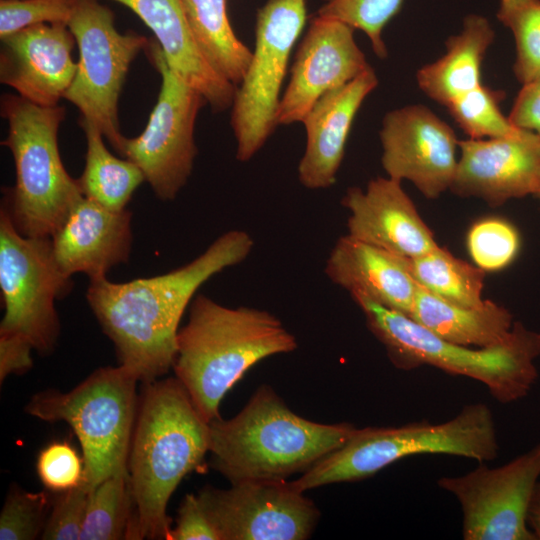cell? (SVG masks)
<instances>
[{
	"label": "cell",
	"instance_id": "16",
	"mask_svg": "<svg viewBox=\"0 0 540 540\" xmlns=\"http://www.w3.org/2000/svg\"><path fill=\"white\" fill-rule=\"evenodd\" d=\"M347 23L315 15L294 57L277 113L278 125L302 122L326 93L350 82L370 64Z\"/></svg>",
	"mask_w": 540,
	"mask_h": 540
},
{
	"label": "cell",
	"instance_id": "19",
	"mask_svg": "<svg viewBox=\"0 0 540 540\" xmlns=\"http://www.w3.org/2000/svg\"><path fill=\"white\" fill-rule=\"evenodd\" d=\"M348 235L396 255L413 258L439 245L401 182L377 177L365 189L350 187L341 200Z\"/></svg>",
	"mask_w": 540,
	"mask_h": 540
},
{
	"label": "cell",
	"instance_id": "38",
	"mask_svg": "<svg viewBox=\"0 0 540 540\" xmlns=\"http://www.w3.org/2000/svg\"><path fill=\"white\" fill-rule=\"evenodd\" d=\"M168 540H220L198 495L187 494L178 509L176 523Z\"/></svg>",
	"mask_w": 540,
	"mask_h": 540
},
{
	"label": "cell",
	"instance_id": "6",
	"mask_svg": "<svg viewBox=\"0 0 540 540\" xmlns=\"http://www.w3.org/2000/svg\"><path fill=\"white\" fill-rule=\"evenodd\" d=\"M498 452L493 414L486 404L474 403L441 423L421 421L357 428L344 445L291 482L305 492L324 485L369 478L410 456L446 454L481 463L494 460Z\"/></svg>",
	"mask_w": 540,
	"mask_h": 540
},
{
	"label": "cell",
	"instance_id": "7",
	"mask_svg": "<svg viewBox=\"0 0 540 540\" xmlns=\"http://www.w3.org/2000/svg\"><path fill=\"white\" fill-rule=\"evenodd\" d=\"M1 115L9 128L1 144L11 151L16 170V183L5 190L2 206L22 235L51 237L83 197L58 148L65 109L5 95Z\"/></svg>",
	"mask_w": 540,
	"mask_h": 540
},
{
	"label": "cell",
	"instance_id": "5",
	"mask_svg": "<svg viewBox=\"0 0 540 540\" xmlns=\"http://www.w3.org/2000/svg\"><path fill=\"white\" fill-rule=\"evenodd\" d=\"M351 297L363 312L367 327L398 369L432 366L464 376L483 384L503 404L526 397L538 378L535 360L540 356V333L519 321H515L505 342L491 347H468L446 341L408 315L367 297Z\"/></svg>",
	"mask_w": 540,
	"mask_h": 540
},
{
	"label": "cell",
	"instance_id": "25",
	"mask_svg": "<svg viewBox=\"0 0 540 540\" xmlns=\"http://www.w3.org/2000/svg\"><path fill=\"white\" fill-rule=\"evenodd\" d=\"M409 317L446 341L478 348L505 342L515 323L512 313L494 301L485 299L480 306L464 307L419 286Z\"/></svg>",
	"mask_w": 540,
	"mask_h": 540
},
{
	"label": "cell",
	"instance_id": "20",
	"mask_svg": "<svg viewBox=\"0 0 540 540\" xmlns=\"http://www.w3.org/2000/svg\"><path fill=\"white\" fill-rule=\"evenodd\" d=\"M131 221L129 210L112 211L83 196L51 236L57 265L70 277L75 273L90 279L106 276L129 260Z\"/></svg>",
	"mask_w": 540,
	"mask_h": 540
},
{
	"label": "cell",
	"instance_id": "29",
	"mask_svg": "<svg viewBox=\"0 0 540 540\" xmlns=\"http://www.w3.org/2000/svg\"><path fill=\"white\" fill-rule=\"evenodd\" d=\"M139 539L128 470L90 489L79 540Z\"/></svg>",
	"mask_w": 540,
	"mask_h": 540
},
{
	"label": "cell",
	"instance_id": "12",
	"mask_svg": "<svg viewBox=\"0 0 540 540\" xmlns=\"http://www.w3.org/2000/svg\"><path fill=\"white\" fill-rule=\"evenodd\" d=\"M145 50L161 76V88L145 129L137 137H125L119 154L142 170L159 199L170 201L191 175L197 155L195 122L207 101L171 68L157 42Z\"/></svg>",
	"mask_w": 540,
	"mask_h": 540
},
{
	"label": "cell",
	"instance_id": "11",
	"mask_svg": "<svg viewBox=\"0 0 540 540\" xmlns=\"http://www.w3.org/2000/svg\"><path fill=\"white\" fill-rule=\"evenodd\" d=\"M67 26L79 60L64 98L120 153L125 136L119 128V95L132 61L149 41L135 33H120L111 10L97 0H75Z\"/></svg>",
	"mask_w": 540,
	"mask_h": 540
},
{
	"label": "cell",
	"instance_id": "17",
	"mask_svg": "<svg viewBox=\"0 0 540 540\" xmlns=\"http://www.w3.org/2000/svg\"><path fill=\"white\" fill-rule=\"evenodd\" d=\"M460 155L450 190L498 207L535 195L540 180V137L522 130L502 138L459 140Z\"/></svg>",
	"mask_w": 540,
	"mask_h": 540
},
{
	"label": "cell",
	"instance_id": "28",
	"mask_svg": "<svg viewBox=\"0 0 540 540\" xmlns=\"http://www.w3.org/2000/svg\"><path fill=\"white\" fill-rule=\"evenodd\" d=\"M408 269L416 284L452 304L477 307L482 297L485 271L458 257L440 245L426 254L407 258Z\"/></svg>",
	"mask_w": 540,
	"mask_h": 540
},
{
	"label": "cell",
	"instance_id": "26",
	"mask_svg": "<svg viewBox=\"0 0 540 540\" xmlns=\"http://www.w3.org/2000/svg\"><path fill=\"white\" fill-rule=\"evenodd\" d=\"M193 38L210 66L238 86L251 51L234 33L225 0H181Z\"/></svg>",
	"mask_w": 540,
	"mask_h": 540
},
{
	"label": "cell",
	"instance_id": "24",
	"mask_svg": "<svg viewBox=\"0 0 540 540\" xmlns=\"http://www.w3.org/2000/svg\"><path fill=\"white\" fill-rule=\"evenodd\" d=\"M494 39L495 31L486 17L467 15L460 32L447 39L444 55L417 71L419 88L445 107L477 88L483 84L482 63Z\"/></svg>",
	"mask_w": 540,
	"mask_h": 540
},
{
	"label": "cell",
	"instance_id": "39",
	"mask_svg": "<svg viewBox=\"0 0 540 540\" xmlns=\"http://www.w3.org/2000/svg\"><path fill=\"white\" fill-rule=\"evenodd\" d=\"M30 340L17 333L0 332V382L10 374H23L33 366Z\"/></svg>",
	"mask_w": 540,
	"mask_h": 540
},
{
	"label": "cell",
	"instance_id": "27",
	"mask_svg": "<svg viewBox=\"0 0 540 540\" xmlns=\"http://www.w3.org/2000/svg\"><path fill=\"white\" fill-rule=\"evenodd\" d=\"M80 125L87 141L84 170L77 179L82 195L109 210H125L135 190L146 180L144 173L132 161L114 156L95 124L81 118Z\"/></svg>",
	"mask_w": 540,
	"mask_h": 540
},
{
	"label": "cell",
	"instance_id": "2",
	"mask_svg": "<svg viewBox=\"0 0 540 540\" xmlns=\"http://www.w3.org/2000/svg\"><path fill=\"white\" fill-rule=\"evenodd\" d=\"M210 423L176 378L145 384L128 457L139 539L168 540L170 497L209 452Z\"/></svg>",
	"mask_w": 540,
	"mask_h": 540
},
{
	"label": "cell",
	"instance_id": "33",
	"mask_svg": "<svg viewBox=\"0 0 540 540\" xmlns=\"http://www.w3.org/2000/svg\"><path fill=\"white\" fill-rule=\"evenodd\" d=\"M467 250L474 264L485 272L506 268L520 249V236L509 221L488 217L476 221L466 236Z\"/></svg>",
	"mask_w": 540,
	"mask_h": 540
},
{
	"label": "cell",
	"instance_id": "42",
	"mask_svg": "<svg viewBox=\"0 0 540 540\" xmlns=\"http://www.w3.org/2000/svg\"><path fill=\"white\" fill-rule=\"evenodd\" d=\"M535 195H536V196L538 197V199L540 200V180H539L538 190H537V192H536Z\"/></svg>",
	"mask_w": 540,
	"mask_h": 540
},
{
	"label": "cell",
	"instance_id": "18",
	"mask_svg": "<svg viewBox=\"0 0 540 540\" xmlns=\"http://www.w3.org/2000/svg\"><path fill=\"white\" fill-rule=\"evenodd\" d=\"M75 42L66 24H39L2 38L1 83L37 105H58L76 73Z\"/></svg>",
	"mask_w": 540,
	"mask_h": 540
},
{
	"label": "cell",
	"instance_id": "22",
	"mask_svg": "<svg viewBox=\"0 0 540 540\" xmlns=\"http://www.w3.org/2000/svg\"><path fill=\"white\" fill-rule=\"evenodd\" d=\"M324 272L351 296L367 297L408 316L412 312L418 286L405 257L346 234L332 247Z\"/></svg>",
	"mask_w": 540,
	"mask_h": 540
},
{
	"label": "cell",
	"instance_id": "31",
	"mask_svg": "<svg viewBox=\"0 0 540 540\" xmlns=\"http://www.w3.org/2000/svg\"><path fill=\"white\" fill-rule=\"evenodd\" d=\"M496 17L514 35L518 81L526 84L539 77L540 0H500Z\"/></svg>",
	"mask_w": 540,
	"mask_h": 540
},
{
	"label": "cell",
	"instance_id": "36",
	"mask_svg": "<svg viewBox=\"0 0 540 540\" xmlns=\"http://www.w3.org/2000/svg\"><path fill=\"white\" fill-rule=\"evenodd\" d=\"M37 475L43 486L64 492L84 483V461L66 440L45 446L36 459Z\"/></svg>",
	"mask_w": 540,
	"mask_h": 540
},
{
	"label": "cell",
	"instance_id": "34",
	"mask_svg": "<svg viewBox=\"0 0 540 540\" xmlns=\"http://www.w3.org/2000/svg\"><path fill=\"white\" fill-rule=\"evenodd\" d=\"M50 501L46 492H27L14 486L0 514L1 540H33L45 528Z\"/></svg>",
	"mask_w": 540,
	"mask_h": 540
},
{
	"label": "cell",
	"instance_id": "35",
	"mask_svg": "<svg viewBox=\"0 0 540 540\" xmlns=\"http://www.w3.org/2000/svg\"><path fill=\"white\" fill-rule=\"evenodd\" d=\"M75 0H1L0 38L39 24H66Z\"/></svg>",
	"mask_w": 540,
	"mask_h": 540
},
{
	"label": "cell",
	"instance_id": "3",
	"mask_svg": "<svg viewBox=\"0 0 540 540\" xmlns=\"http://www.w3.org/2000/svg\"><path fill=\"white\" fill-rule=\"evenodd\" d=\"M179 328L173 364L195 407L207 421L221 418L227 392L259 361L297 349L296 337L269 311L227 307L198 294Z\"/></svg>",
	"mask_w": 540,
	"mask_h": 540
},
{
	"label": "cell",
	"instance_id": "9",
	"mask_svg": "<svg viewBox=\"0 0 540 540\" xmlns=\"http://www.w3.org/2000/svg\"><path fill=\"white\" fill-rule=\"evenodd\" d=\"M72 285L55 261L51 237L22 235L1 205L0 332L21 334L40 355L51 354L60 334L55 300L66 296Z\"/></svg>",
	"mask_w": 540,
	"mask_h": 540
},
{
	"label": "cell",
	"instance_id": "14",
	"mask_svg": "<svg viewBox=\"0 0 540 540\" xmlns=\"http://www.w3.org/2000/svg\"><path fill=\"white\" fill-rule=\"evenodd\" d=\"M304 493L286 480H254L197 495L220 540H305L320 511Z\"/></svg>",
	"mask_w": 540,
	"mask_h": 540
},
{
	"label": "cell",
	"instance_id": "40",
	"mask_svg": "<svg viewBox=\"0 0 540 540\" xmlns=\"http://www.w3.org/2000/svg\"><path fill=\"white\" fill-rule=\"evenodd\" d=\"M508 118L515 127L540 137V76L523 84Z\"/></svg>",
	"mask_w": 540,
	"mask_h": 540
},
{
	"label": "cell",
	"instance_id": "1",
	"mask_svg": "<svg viewBox=\"0 0 540 540\" xmlns=\"http://www.w3.org/2000/svg\"><path fill=\"white\" fill-rule=\"evenodd\" d=\"M254 240L245 230L219 236L198 257L165 274L114 283L90 279L87 302L113 342L121 366L143 384L173 367L180 320L199 287L212 276L243 262Z\"/></svg>",
	"mask_w": 540,
	"mask_h": 540
},
{
	"label": "cell",
	"instance_id": "37",
	"mask_svg": "<svg viewBox=\"0 0 540 540\" xmlns=\"http://www.w3.org/2000/svg\"><path fill=\"white\" fill-rule=\"evenodd\" d=\"M89 492L90 488L84 483L60 492V495L54 499L41 538L45 540L80 539Z\"/></svg>",
	"mask_w": 540,
	"mask_h": 540
},
{
	"label": "cell",
	"instance_id": "8",
	"mask_svg": "<svg viewBox=\"0 0 540 540\" xmlns=\"http://www.w3.org/2000/svg\"><path fill=\"white\" fill-rule=\"evenodd\" d=\"M138 379L126 368L101 367L68 392L48 389L32 396L25 411L46 422H66L77 436L90 489L128 470L137 417Z\"/></svg>",
	"mask_w": 540,
	"mask_h": 540
},
{
	"label": "cell",
	"instance_id": "41",
	"mask_svg": "<svg viewBox=\"0 0 540 540\" xmlns=\"http://www.w3.org/2000/svg\"><path fill=\"white\" fill-rule=\"evenodd\" d=\"M528 526L536 540H540V480L536 485L529 511Z\"/></svg>",
	"mask_w": 540,
	"mask_h": 540
},
{
	"label": "cell",
	"instance_id": "30",
	"mask_svg": "<svg viewBox=\"0 0 540 540\" xmlns=\"http://www.w3.org/2000/svg\"><path fill=\"white\" fill-rule=\"evenodd\" d=\"M505 98L503 90L492 89L481 84L458 97L446 106L457 125L473 139L502 138L519 134L500 110Z\"/></svg>",
	"mask_w": 540,
	"mask_h": 540
},
{
	"label": "cell",
	"instance_id": "10",
	"mask_svg": "<svg viewBox=\"0 0 540 540\" xmlns=\"http://www.w3.org/2000/svg\"><path fill=\"white\" fill-rule=\"evenodd\" d=\"M306 19V0H268L257 12L255 48L231 106L241 162L254 157L278 126L281 88Z\"/></svg>",
	"mask_w": 540,
	"mask_h": 540
},
{
	"label": "cell",
	"instance_id": "15",
	"mask_svg": "<svg viewBox=\"0 0 540 540\" xmlns=\"http://www.w3.org/2000/svg\"><path fill=\"white\" fill-rule=\"evenodd\" d=\"M381 163L387 176L410 181L427 199L450 190L459 140L428 107L407 105L389 111L379 132Z\"/></svg>",
	"mask_w": 540,
	"mask_h": 540
},
{
	"label": "cell",
	"instance_id": "13",
	"mask_svg": "<svg viewBox=\"0 0 540 540\" xmlns=\"http://www.w3.org/2000/svg\"><path fill=\"white\" fill-rule=\"evenodd\" d=\"M540 480V443L491 468L481 462L461 476L437 480L462 512L465 540H536L528 526L530 503Z\"/></svg>",
	"mask_w": 540,
	"mask_h": 540
},
{
	"label": "cell",
	"instance_id": "4",
	"mask_svg": "<svg viewBox=\"0 0 540 540\" xmlns=\"http://www.w3.org/2000/svg\"><path fill=\"white\" fill-rule=\"evenodd\" d=\"M356 429L308 420L263 384L237 415L210 422V464L231 484L287 480L340 448Z\"/></svg>",
	"mask_w": 540,
	"mask_h": 540
},
{
	"label": "cell",
	"instance_id": "21",
	"mask_svg": "<svg viewBox=\"0 0 540 540\" xmlns=\"http://www.w3.org/2000/svg\"><path fill=\"white\" fill-rule=\"evenodd\" d=\"M377 85V75L370 66L322 96L305 116L306 146L297 169L305 188L326 189L336 182L354 118Z\"/></svg>",
	"mask_w": 540,
	"mask_h": 540
},
{
	"label": "cell",
	"instance_id": "32",
	"mask_svg": "<svg viewBox=\"0 0 540 540\" xmlns=\"http://www.w3.org/2000/svg\"><path fill=\"white\" fill-rule=\"evenodd\" d=\"M317 15L347 23L364 32L380 59L388 55L383 40L386 25L400 12L404 0H321Z\"/></svg>",
	"mask_w": 540,
	"mask_h": 540
},
{
	"label": "cell",
	"instance_id": "23",
	"mask_svg": "<svg viewBox=\"0 0 540 540\" xmlns=\"http://www.w3.org/2000/svg\"><path fill=\"white\" fill-rule=\"evenodd\" d=\"M131 9L151 29L166 61L199 91L214 112L233 103L236 86L217 73L201 54L181 0H114Z\"/></svg>",
	"mask_w": 540,
	"mask_h": 540
}]
</instances>
